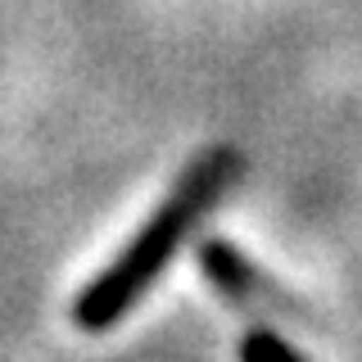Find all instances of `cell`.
Instances as JSON below:
<instances>
[{"label":"cell","mask_w":362,"mask_h":362,"mask_svg":"<svg viewBox=\"0 0 362 362\" xmlns=\"http://www.w3.org/2000/svg\"><path fill=\"white\" fill-rule=\"evenodd\" d=\"M235 173H240V158L231 150L199 154L195 163L177 177V186L168 190V199L145 218V226L122 245V254L77 294L73 322L82 326V331H90V335L118 326L122 317L145 299V290L163 276V267L173 263L181 240L190 235V226H195L204 213H209V204L235 181Z\"/></svg>","instance_id":"6da1fadb"},{"label":"cell","mask_w":362,"mask_h":362,"mask_svg":"<svg viewBox=\"0 0 362 362\" xmlns=\"http://www.w3.org/2000/svg\"><path fill=\"white\" fill-rule=\"evenodd\" d=\"M199 267L209 272L213 286H218L231 303H240V308L254 313V308H263V303H267V286L258 281V272L249 267L226 240H209V245H204L199 249Z\"/></svg>","instance_id":"7a4b0ae2"},{"label":"cell","mask_w":362,"mask_h":362,"mask_svg":"<svg viewBox=\"0 0 362 362\" xmlns=\"http://www.w3.org/2000/svg\"><path fill=\"white\" fill-rule=\"evenodd\" d=\"M240 362H303L299 349H290L281 335H272L267 326H254L240 339Z\"/></svg>","instance_id":"3957f363"}]
</instances>
